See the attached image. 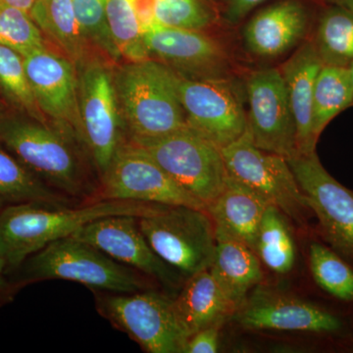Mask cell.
<instances>
[{"mask_svg": "<svg viewBox=\"0 0 353 353\" xmlns=\"http://www.w3.org/2000/svg\"><path fill=\"white\" fill-rule=\"evenodd\" d=\"M161 204L94 201L82 208L37 204L6 206L0 211V257L7 268H18L48 243L71 236L85 225L116 215L152 214Z\"/></svg>", "mask_w": 353, "mask_h": 353, "instance_id": "1", "label": "cell"}, {"mask_svg": "<svg viewBox=\"0 0 353 353\" xmlns=\"http://www.w3.org/2000/svg\"><path fill=\"white\" fill-rule=\"evenodd\" d=\"M129 141L160 138L189 128L176 90V74L153 58L129 62L113 73Z\"/></svg>", "mask_w": 353, "mask_h": 353, "instance_id": "2", "label": "cell"}, {"mask_svg": "<svg viewBox=\"0 0 353 353\" xmlns=\"http://www.w3.org/2000/svg\"><path fill=\"white\" fill-rule=\"evenodd\" d=\"M71 137L46 123L0 117V143L53 189L70 197L92 194Z\"/></svg>", "mask_w": 353, "mask_h": 353, "instance_id": "3", "label": "cell"}, {"mask_svg": "<svg viewBox=\"0 0 353 353\" xmlns=\"http://www.w3.org/2000/svg\"><path fill=\"white\" fill-rule=\"evenodd\" d=\"M22 265L25 283L72 281L92 289L117 294L141 292L146 285L139 271L73 236L48 243Z\"/></svg>", "mask_w": 353, "mask_h": 353, "instance_id": "4", "label": "cell"}, {"mask_svg": "<svg viewBox=\"0 0 353 353\" xmlns=\"http://www.w3.org/2000/svg\"><path fill=\"white\" fill-rule=\"evenodd\" d=\"M139 226L153 252L183 277L210 268L216 234L208 211L161 204L152 214L139 217Z\"/></svg>", "mask_w": 353, "mask_h": 353, "instance_id": "5", "label": "cell"}, {"mask_svg": "<svg viewBox=\"0 0 353 353\" xmlns=\"http://www.w3.org/2000/svg\"><path fill=\"white\" fill-rule=\"evenodd\" d=\"M127 143L152 157L206 208L224 190L228 173L222 150L190 128L160 138Z\"/></svg>", "mask_w": 353, "mask_h": 353, "instance_id": "6", "label": "cell"}, {"mask_svg": "<svg viewBox=\"0 0 353 353\" xmlns=\"http://www.w3.org/2000/svg\"><path fill=\"white\" fill-rule=\"evenodd\" d=\"M221 150L230 178L280 209L299 226L307 225L312 211L287 158L257 148L248 130Z\"/></svg>", "mask_w": 353, "mask_h": 353, "instance_id": "7", "label": "cell"}, {"mask_svg": "<svg viewBox=\"0 0 353 353\" xmlns=\"http://www.w3.org/2000/svg\"><path fill=\"white\" fill-rule=\"evenodd\" d=\"M97 303L104 318L129 334L145 352L183 353L188 336L176 318L173 299L141 290L99 296Z\"/></svg>", "mask_w": 353, "mask_h": 353, "instance_id": "8", "label": "cell"}, {"mask_svg": "<svg viewBox=\"0 0 353 353\" xmlns=\"http://www.w3.org/2000/svg\"><path fill=\"white\" fill-rule=\"evenodd\" d=\"M77 69L82 125L81 145L101 176L120 146L126 143L113 73L105 65L94 60Z\"/></svg>", "mask_w": 353, "mask_h": 353, "instance_id": "9", "label": "cell"}, {"mask_svg": "<svg viewBox=\"0 0 353 353\" xmlns=\"http://www.w3.org/2000/svg\"><path fill=\"white\" fill-rule=\"evenodd\" d=\"M94 201L146 202L206 210L202 202L181 187L152 157L127 141L101 176Z\"/></svg>", "mask_w": 353, "mask_h": 353, "instance_id": "10", "label": "cell"}, {"mask_svg": "<svg viewBox=\"0 0 353 353\" xmlns=\"http://www.w3.org/2000/svg\"><path fill=\"white\" fill-rule=\"evenodd\" d=\"M328 245L353 265V190L330 175L316 152L288 159Z\"/></svg>", "mask_w": 353, "mask_h": 353, "instance_id": "11", "label": "cell"}, {"mask_svg": "<svg viewBox=\"0 0 353 353\" xmlns=\"http://www.w3.org/2000/svg\"><path fill=\"white\" fill-rule=\"evenodd\" d=\"M176 90L188 126L221 150L248 130L241 95L228 78L194 80L176 74Z\"/></svg>", "mask_w": 353, "mask_h": 353, "instance_id": "12", "label": "cell"}, {"mask_svg": "<svg viewBox=\"0 0 353 353\" xmlns=\"http://www.w3.org/2000/svg\"><path fill=\"white\" fill-rule=\"evenodd\" d=\"M248 131L265 152L289 158L299 154L296 128L280 69L254 72L246 82Z\"/></svg>", "mask_w": 353, "mask_h": 353, "instance_id": "13", "label": "cell"}, {"mask_svg": "<svg viewBox=\"0 0 353 353\" xmlns=\"http://www.w3.org/2000/svg\"><path fill=\"white\" fill-rule=\"evenodd\" d=\"M236 312L239 323L248 329L331 336H347L350 330L347 321L333 311L272 290H255Z\"/></svg>", "mask_w": 353, "mask_h": 353, "instance_id": "14", "label": "cell"}, {"mask_svg": "<svg viewBox=\"0 0 353 353\" xmlns=\"http://www.w3.org/2000/svg\"><path fill=\"white\" fill-rule=\"evenodd\" d=\"M32 94L44 117L81 143L78 69L71 60L48 50L34 51L23 57Z\"/></svg>", "mask_w": 353, "mask_h": 353, "instance_id": "15", "label": "cell"}, {"mask_svg": "<svg viewBox=\"0 0 353 353\" xmlns=\"http://www.w3.org/2000/svg\"><path fill=\"white\" fill-rule=\"evenodd\" d=\"M71 236L99 248L111 259L171 288L180 283L178 274L153 252L139 226V218L116 215L88 223Z\"/></svg>", "mask_w": 353, "mask_h": 353, "instance_id": "16", "label": "cell"}, {"mask_svg": "<svg viewBox=\"0 0 353 353\" xmlns=\"http://www.w3.org/2000/svg\"><path fill=\"white\" fill-rule=\"evenodd\" d=\"M150 58L187 79L227 78V57L214 39L201 31L155 25L143 32Z\"/></svg>", "mask_w": 353, "mask_h": 353, "instance_id": "17", "label": "cell"}, {"mask_svg": "<svg viewBox=\"0 0 353 353\" xmlns=\"http://www.w3.org/2000/svg\"><path fill=\"white\" fill-rule=\"evenodd\" d=\"M325 61L319 50L311 43H304L280 69L285 92L296 128L299 154L314 152L312 108L316 78Z\"/></svg>", "mask_w": 353, "mask_h": 353, "instance_id": "18", "label": "cell"}, {"mask_svg": "<svg viewBox=\"0 0 353 353\" xmlns=\"http://www.w3.org/2000/svg\"><path fill=\"white\" fill-rule=\"evenodd\" d=\"M305 10L294 0L280 2L255 15L246 25L243 39L254 54L275 57L290 50L306 29Z\"/></svg>", "mask_w": 353, "mask_h": 353, "instance_id": "19", "label": "cell"}, {"mask_svg": "<svg viewBox=\"0 0 353 353\" xmlns=\"http://www.w3.org/2000/svg\"><path fill=\"white\" fill-rule=\"evenodd\" d=\"M268 206L252 190L228 176L224 190L206 211L214 223L216 234L241 241L254 252L260 223Z\"/></svg>", "mask_w": 353, "mask_h": 353, "instance_id": "20", "label": "cell"}, {"mask_svg": "<svg viewBox=\"0 0 353 353\" xmlns=\"http://www.w3.org/2000/svg\"><path fill=\"white\" fill-rule=\"evenodd\" d=\"M173 305L188 340L199 330L224 323L236 312L209 269L187 279L180 294L173 299Z\"/></svg>", "mask_w": 353, "mask_h": 353, "instance_id": "21", "label": "cell"}, {"mask_svg": "<svg viewBox=\"0 0 353 353\" xmlns=\"http://www.w3.org/2000/svg\"><path fill=\"white\" fill-rule=\"evenodd\" d=\"M215 234L214 259L209 270L238 310L250 292L263 280L261 261L245 243L225 234Z\"/></svg>", "mask_w": 353, "mask_h": 353, "instance_id": "22", "label": "cell"}, {"mask_svg": "<svg viewBox=\"0 0 353 353\" xmlns=\"http://www.w3.org/2000/svg\"><path fill=\"white\" fill-rule=\"evenodd\" d=\"M0 204L64 208L70 206L71 199L48 185L0 143Z\"/></svg>", "mask_w": 353, "mask_h": 353, "instance_id": "23", "label": "cell"}, {"mask_svg": "<svg viewBox=\"0 0 353 353\" xmlns=\"http://www.w3.org/2000/svg\"><path fill=\"white\" fill-rule=\"evenodd\" d=\"M29 13L43 34L77 68L90 61V46L77 20L72 0H36Z\"/></svg>", "mask_w": 353, "mask_h": 353, "instance_id": "24", "label": "cell"}, {"mask_svg": "<svg viewBox=\"0 0 353 353\" xmlns=\"http://www.w3.org/2000/svg\"><path fill=\"white\" fill-rule=\"evenodd\" d=\"M353 105V85L350 67L325 62L316 78L313 94L312 126L316 141L327 125Z\"/></svg>", "mask_w": 353, "mask_h": 353, "instance_id": "25", "label": "cell"}, {"mask_svg": "<svg viewBox=\"0 0 353 353\" xmlns=\"http://www.w3.org/2000/svg\"><path fill=\"white\" fill-rule=\"evenodd\" d=\"M284 213L274 205L265 210L254 252L261 263L275 273H290L296 263V245Z\"/></svg>", "mask_w": 353, "mask_h": 353, "instance_id": "26", "label": "cell"}, {"mask_svg": "<svg viewBox=\"0 0 353 353\" xmlns=\"http://www.w3.org/2000/svg\"><path fill=\"white\" fill-rule=\"evenodd\" d=\"M309 267L316 285L343 303H353V267L330 245L313 241L309 246Z\"/></svg>", "mask_w": 353, "mask_h": 353, "instance_id": "27", "label": "cell"}, {"mask_svg": "<svg viewBox=\"0 0 353 353\" xmlns=\"http://www.w3.org/2000/svg\"><path fill=\"white\" fill-rule=\"evenodd\" d=\"M106 15L111 37L121 57L129 62L148 59L143 27L132 0H108Z\"/></svg>", "mask_w": 353, "mask_h": 353, "instance_id": "28", "label": "cell"}, {"mask_svg": "<svg viewBox=\"0 0 353 353\" xmlns=\"http://www.w3.org/2000/svg\"><path fill=\"white\" fill-rule=\"evenodd\" d=\"M0 92L16 108L28 117L46 123L39 108L29 79L26 74L24 59L19 53L0 46Z\"/></svg>", "mask_w": 353, "mask_h": 353, "instance_id": "29", "label": "cell"}, {"mask_svg": "<svg viewBox=\"0 0 353 353\" xmlns=\"http://www.w3.org/2000/svg\"><path fill=\"white\" fill-rule=\"evenodd\" d=\"M318 44L326 63L352 62L353 13L339 7L325 14L318 28Z\"/></svg>", "mask_w": 353, "mask_h": 353, "instance_id": "30", "label": "cell"}, {"mask_svg": "<svg viewBox=\"0 0 353 353\" xmlns=\"http://www.w3.org/2000/svg\"><path fill=\"white\" fill-rule=\"evenodd\" d=\"M0 46L21 57L46 48L43 32L30 13L15 7L0 6Z\"/></svg>", "mask_w": 353, "mask_h": 353, "instance_id": "31", "label": "cell"}, {"mask_svg": "<svg viewBox=\"0 0 353 353\" xmlns=\"http://www.w3.org/2000/svg\"><path fill=\"white\" fill-rule=\"evenodd\" d=\"M108 0H72L79 25L88 46L111 61H119V50L114 43L106 15Z\"/></svg>", "mask_w": 353, "mask_h": 353, "instance_id": "32", "label": "cell"}, {"mask_svg": "<svg viewBox=\"0 0 353 353\" xmlns=\"http://www.w3.org/2000/svg\"><path fill=\"white\" fill-rule=\"evenodd\" d=\"M155 21L164 27L201 31L212 15L201 0H155Z\"/></svg>", "mask_w": 353, "mask_h": 353, "instance_id": "33", "label": "cell"}, {"mask_svg": "<svg viewBox=\"0 0 353 353\" xmlns=\"http://www.w3.org/2000/svg\"><path fill=\"white\" fill-rule=\"evenodd\" d=\"M223 323L199 330L190 336L183 353H216L219 350V331Z\"/></svg>", "mask_w": 353, "mask_h": 353, "instance_id": "34", "label": "cell"}, {"mask_svg": "<svg viewBox=\"0 0 353 353\" xmlns=\"http://www.w3.org/2000/svg\"><path fill=\"white\" fill-rule=\"evenodd\" d=\"M264 0H230L227 10V19L231 23H236L243 19L255 6Z\"/></svg>", "mask_w": 353, "mask_h": 353, "instance_id": "35", "label": "cell"}, {"mask_svg": "<svg viewBox=\"0 0 353 353\" xmlns=\"http://www.w3.org/2000/svg\"><path fill=\"white\" fill-rule=\"evenodd\" d=\"M7 266L6 261L2 257H0V303L6 299L9 294V290L11 289V285L8 284L6 278V271Z\"/></svg>", "mask_w": 353, "mask_h": 353, "instance_id": "36", "label": "cell"}, {"mask_svg": "<svg viewBox=\"0 0 353 353\" xmlns=\"http://www.w3.org/2000/svg\"><path fill=\"white\" fill-rule=\"evenodd\" d=\"M36 0H0V6L15 7L30 12Z\"/></svg>", "mask_w": 353, "mask_h": 353, "instance_id": "37", "label": "cell"}, {"mask_svg": "<svg viewBox=\"0 0 353 353\" xmlns=\"http://www.w3.org/2000/svg\"><path fill=\"white\" fill-rule=\"evenodd\" d=\"M330 1L333 2L341 8L353 13V0H330Z\"/></svg>", "mask_w": 353, "mask_h": 353, "instance_id": "38", "label": "cell"}, {"mask_svg": "<svg viewBox=\"0 0 353 353\" xmlns=\"http://www.w3.org/2000/svg\"><path fill=\"white\" fill-rule=\"evenodd\" d=\"M348 67H350V76H352V81L353 85V61L350 62V65H348Z\"/></svg>", "mask_w": 353, "mask_h": 353, "instance_id": "39", "label": "cell"}]
</instances>
